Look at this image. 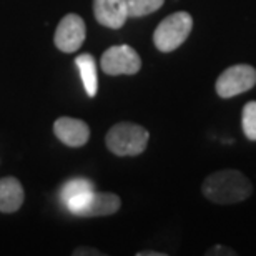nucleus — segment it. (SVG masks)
<instances>
[{"mask_svg": "<svg viewBox=\"0 0 256 256\" xmlns=\"http://www.w3.org/2000/svg\"><path fill=\"white\" fill-rule=\"evenodd\" d=\"M203 196L216 204H233L252 196L253 183L238 170H218L204 178L202 185Z\"/></svg>", "mask_w": 256, "mask_h": 256, "instance_id": "f257e3e1", "label": "nucleus"}, {"mask_svg": "<svg viewBox=\"0 0 256 256\" xmlns=\"http://www.w3.org/2000/svg\"><path fill=\"white\" fill-rule=\"evenodd\" d=\"M150 133L145 126L120 122L114 125L105 135L106 148L116 156H136L146 150Z\"/></svg>", "mask_w": 256, "mask_h": 256, "instance_id": "f03ea898", "label": "nucleus"}, {"mask_svg": "<svg viewBox=\"0 0 256 256\" xmlns=\"http://www.w3.org/2000/svg\"><path fill=\"white\" fill-rule=\"evenodd\" d=\"M193 28V17L188 12H175L163 18L153 32V44L160 52H173L185 44Z\"/></svg>", "mask_w": 256, "mask_h": 256, "instance_id": "7ed1b4c3", "label": "nucleus"}, {"mask_svg": "<svg viewBox=\"0 0 256 256\" xmlns=\"http://www.w3.org/2000/svg\"><path fill=\"white\" fill-rule=\"evenodd\" d=\"M122 206L118 194L110 192H92L66 204L68 212L80 218H98L115 214Z\"/></svg>", "mask_w": 256, "mask_h": 256, "instance_id": "20e7f679", "label": "nucleus"}, {"mask_svg": "<svg viewBox=\"0 0 256 256\" xmlns=\"http://www.w3.org/2000/svg\"><path fill=\"white\" fill-rule=\"evenodd\" d=\"M256 85V68L246 64L228 66L218 76L214 90L222 98H232L240 94L252 90Z\"/></svg>", "mask_w": 256, "mask_h": 256, "instance_id": "39448f33", "label": "nucleus"}, {"mask_svg": "<svg viewBox=\"0 0 256 256\" xmlns=\"http://www.w3.org/2000/svg\"><path fill=\"white\" fill-rule=\"evenodd\" d=\"M100 66L110 76L135 75L142 68V58L136 50L128 45H114L102 55Z\"/></svg>", "mask_w": 256, "mask_h": 256, "instance_id": "423d86ee", "label": "nucleus"}, {"mask_svg": "<svg viewBox=\"0 0 256 256\" xmlns=\"http://www.w3.org/2000/svg\"><path fill=\"white\" fill-rule=\"evenodd\" d=\"M85 37L86 27L84 18L76 14H66L55 28L54 44L60 52L74 54L84 45Z\"/></svg>", "mask_w": 256, "mask_h": 256, "instance_id": "0eeeda50", "label": "nucleus"}, {"mask_svg": "<svg viewBox=\"0 0 256 256\" xmlns=\"http://www.w3.org/2000/svg\"><path fill=\"white\" fill-rule=\"evenodd\" d=\"M54 133L64 145L80 148L88 143L90 126L84 120L72 118V116H60L54 124Z\"/></svg>", "mask_w": 256, "mask_h": 256, "instance_id": "6e6552de", "label": "nucleus"}, {"mask_svg": "<svg viewBox=\"0 0 256 256\" xmlns=\"http://www.w3.org/2000/svg\"><path fill=\"white\" fill-rule=\"evenodd\" d=\"M94 15L100 25L118 30L128 18L126 0H94Z\"/></svg>", "mask_w": 256, "mask_h": 256, "instance_id": "1a4fd4ad", "label": "nucleus"}, {"mask_svg": "<svg viewBox=\"0 0 256 256\" xmlns=\"http://www.w3.org/2000/svg\"><path fill=\"white\" fill-rule=\"evenodd\" d=\"M25 200L24 186L15 176L0 178V212L15 213L22 208Z\"/></svg>", "mask_w": 256, "mask_h": 256, "instance_id": "9d476101", "label": "nucleus"}, {"mask_svg": "<svg viewBox=\"0 0 256 256\" xmlns=\"http://www.w3.org/2000/svg\"><path fill=\"white\" fill-rule=\"evenodd\" d=\"M76 68L80 72L85 92L90 98H94L98 90V78H96V62L90 54H82L75 58Z\"/></svg>", "mask_w": 256, "mask_h": 256, "instance_id": "9b49d317", "label": "nucleus"}, {"mask_svg": "<svg viewBox=\"0 0 256 256\" xmlns=\"http://www.w3.org/2000/svg\"><path fill=\"white\" fill-rule=\"evenodd\" d=\"M92 192H95L94 183H92L90 180H86V178L76 176V178H72V180L64 183L62 188H60L58 196H60V200H62V203L66 206L70 202H74V200H76V198L85 196V194H88Z\"/></svg>", "mask_w": 256, "mask_h": 256, "instance_id": "f8f14e48", "label": "nucleus"}, {"mask_svg": "<svg viewBox=\"0 0 256 256\" xmlns=\"http://www.w3.org/2000/svg\"><path fill=\"white\" fill-rule=\"evenodd\" d=\"M163 4H165V0H126L128 17H145V15L156 12Z\"/></svg>", "mask_w": 256, "mask_h": 256, "instance_id": "ddd939ff", "label": "nucleus"}, {"mask_svg": "<svg viewBox=\"0 0 256 256\" xmlns=\"http://www.w3.org/2000/svg\"><path fill=\"white\" fill-rule=\"evenodd\" d=\"M243 133L248 140L256 142V102H248L242 115Z\"/></svg>", "mask_w": 256, "mask_h": 256, "instance_id": "4468645a", "label": "nucleus"}, {"mask_svg": "<svg viewBox=\"0 0 256 256\" xmlns=\"http://www.w3.org/2000/svg\"><path fill=\"white\" fill-rule=\"evenodd\" d=\"M234 254H236V252H233V250L228 246H222V244L213 246L212 250L206 252V256H234Z\"/></svg>", "mask_w": 256, "mask_h": 256, "instance_id": "2eb2a0df", "label": "nucleus"}, {"mask_svg": "<svg viewBox=\"0 0 256 256\" xmlns=\"http://www.w3.org/2000/svg\"><path fill=\"white\" fill-rule=\"evenodd\" d=\"M74 256H104V253L98 252L95 248H90V246H78L74 250Z\"/></svg>", "mask_w": 256, "mask_h": 256, "instance_id": "dca6fc26", "label": "nucleus"}, {"mask_svg": "<svg viewBox=\"0 0 256 256\" xmlns=\"http://www.w3.org/2000/svg\"><path fill=\"white\" fill-rule=\"evenodd\" d=\"M136 256H166V253H162V252H138Z\"/></svg>", "mask_w": 256, "mask_h": 256, "instance_id": "f3484780", "label": "nucleus"}]
</instances>
